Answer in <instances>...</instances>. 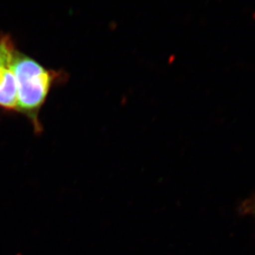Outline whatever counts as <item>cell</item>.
Here are the masks:
<instances>
[{"label": "cell", "mask_w": 255, "mask_h": 255, "mask_svg": "<svg viewBox=\"0 0 255 255\" xmlns=\"http://www.w3.org/2000/svg\"><path fill=\"white\" fill-rule=\"evenodd\" d=\"M12 68L17 82V111L28 117L35 129L40 130V111L57 76L31 57L17 52Z\"/></svg>", "instance_id": "6da1fadb"}, {"label": "cell", "mask_w": 255, "mask_h": 255, "mask_svg": "<svg viewBox=\"0 0 255 255\" xmlns=\"http://www.w3.org/2000/svg\"><path fill=\"white\" fill-rule=\"evenodd\" d=\"M0 108L6 111L17 110V82L12 65L0 71Z\"/></svg>", "instance_id": "7a4b0ae2"}, {"label": "cell", "mask_w": 255, "mask_h": 255, "mask_svg": "<svg viewBox=\"0 0 255 255\" xmlns=\"http://www.w3.org/2000/svg\"><path fill=\"white\" fill-rule=\"evenodd\" d=\"M14 44L7 35L0 37V71L12 64L16 54Z\"/></svg>", "instance_id": "3957f363"}, {"label": "cell", "mask_w": 255, "mask_h": 255, "mask_svg": "<svg viewBox=\"0 0 255 255\" xmlns=\"http://www.w3.org/2000/svg\"><path fill=\"white\" fill-rule=\"evenodd\" d=\"M243 209L246 213L255 216V196H253L251 200L246 201L244 205Z\"/></svg>", "instance_id": "277c9868"}]
</instances>
